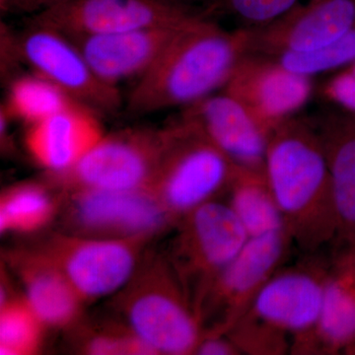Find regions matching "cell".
Masks as SVG:
<instances>
[{
	"label": "cell",
	"instance_id": "cell-10",
	"mask_svg": "<svg viewBox=\"0 0 355 355\" xmlns=\"http://www.w3.org/2000/svg\"><path fill=\"white\" fill-rule=\"evenodd\" d=\"M202 10L178 0H69L29 22L67 35H103L182 24Z\"/></svg>",
	"mask_w": 355,
	"mask_h": 355
},
{
	"label": "cell",
	"instance_id": "cell-25",
	"mask_svg": "<svg viewBox=\"0 0 355 355\" xmlns=\"http://www.w3.org/2000/svg\"><path fill=\"white\" fill-rule=\"evenodd\" d=\"M300 0H198L205 15L225 16L237 30L261 29L279 19ZM214 19V18H212Z\"/></svg>",
	"mask_w": 355,
	"mask_h": 355
},
{
	"label": "cell",
	"instance_id": "cell-9",
	"mask_svg": "<svg viewBox=\"0 0 355 355\" xmlns=\"http://www.w3.org/2000/svg\"><path fill=\"white\" fill-rule=\"evenodd\" d=\"M17 39L23 64L62 89L74 101L100 114L114 113L120 108L119 88L104 83L95 73L76 44L64 33L28 22Z\"/></svg>",
	"mask_w": 355,
	"mask_h": 355
},
{
	"label": "cell",
	"instance_id": "cell-24",
	"mask_svg": "<svg viewBox=\"0 0 355 355\" xmlns=\"http://www.w3.org/2000/svg\"><path fill=\"white\" fill-rule=\"evenodd\" d=\"M44 324L24 297L8 299L0 312V354H35L41 343Z\"/></svg>",
	"mask_w": 355,
	"mask_h": 355
},
{
	"label": "cell",
	"instance_id": "cell-12",
	"mask_svg": "<svg viewBox=\"0 0 355 355\" xmlns=\"http://www.w3.org/2000/svg\"><path fill=\"white\" fill-rule=\"evenodd\" d=\"M69 220L83 237L125 239L153 238L175 224L151 189L71 190Z\"/></svg>",
	"mask_w": 355,
	"mask_h": 355
},
{
	"label": "cell",
	"instance_id": "cell-4",
	"mask_svg": "<svg viewBox=\"0 0 355 355\" xmlns=\"http://www.w3.org/2000/svg\"><path fill=\"white\" fill-rule=\"evenodd\" d=\"M164 150L151 190L177 223L226 193L238 167L182 116L164 128Z\"/></svg>",
	"mask_w": 355,
	"mask_h": 355
},
{
	"label": "cell",
	"instance_id": "cell-3",
	"mask_svg": "<svg viewBox=\"0 0 355 355\" xmlns=\"http://www.w3.org/2000/svg\"><path fill=\"white\" fill-rule=\"evenodd\" d=\"M123 289L119 306L133 334L157 354H195L205 331L166 257L139 268Z\"/></svg>",
	"mask_w": 355,
	"mask_h": 355
},
{
	"label": "cell",
	"instance_id": "cell-8",
	"mask_svg": "<svg viewBox=\"0 0 355 355\" xmlns=\"http://www.w3.org/2000/svg\"><path fill=\"white\" fill-rule=\"evenodd\" d=\"M150 239L55 235L39 250L64 273L81 298L90 301L127 286L139 270L142 248Z\"/></svg>",
	"mask_w": 355,
	"mask_h": 355
},
{
	"label": "cell",
	"instance_id": "cell-19",
	"mask_svg": "<svg viewBox=\"0 0 355 355\" xmlns=\"http://www.w3.org/2000/svg\"><path fill=\"white\" fill-rule=\"evenodd\" d=\"M292 354H355V251L331 256L319 321L291 342Z\"/></svg>",
	"mask_w": 355,
	"mask_h": 355
},
{
	"label": "cell",
	"instance_id": "cell-2",
	"mask_svg": "<svg viewBox=\"0 0 355 355\" xmlns=\"http://www.w3.org/2000/svg\"><path fill=\"white\" fill-rule=\"evenodd\" d=\"M246 51L242 30L229 31L200 14L177 32L157 62L137 79L128 96V112L183 110L217 93Z\"/></svg>",
	"mask_w": 355,
	"mask_h": 355
},
{
	"label": "cell",
	"instance_id": "cell-20",
	"mask_svg": "<svg viewBox=\"0 0 355 355\" xmlns=\"http://www.w3.org/2000/svg\"><path fill=\"white\" fill-rule=\"evenodd\" d=\"M9 259L24 287L26 302L46 328H65L76 322L84 300L41 250L17 252Z\"/></svg>",
	"mask_w": 355,
	"mask_h": 355
},
{
	"label": "cell",
	"instance_id": "cell-17",
	"mask_svg": "<svg viewBox=\"0 0 355 355\" xmlns=\"http://www.w3.org/2000/svg\"><path fill=\"white\" fill-rule=\"evenodd\" d=\"M330 170L336 234L331 256L355 251V113L338 109L311 118Z\"/></svg>",
	"mask_w": 355,
	"mask_h": 355
},
{
	"label": "cell",
	"instance_id": "cell-26",
	"mask_svg": "<svg viewBox=\"0 0 355 355\" xmlns=\"http://www.w3.org/2000/svg\"><path fill=\"white\" fill-rule=\"evenodd\" d=\"M270 58L294 73L312 78L316 74L355 62V28L343 38L316 50L286 53Z\"/></svg>",
	"mask_w": 355,
	"mask_h": 355
},
{
	"label": "cell",
	"instance_id": "cell-14",
	"mask_svg": "<svg viewBox=\"0 0 355 355\" xmlns=\"http://www.w3.org/2000/svg\"><path fill=\"white\" fill-rule=\"evenodd\" d=\"M355 28V0H300L272 24L245 31L246 53L277 57L316 50Z\"/></svg>",
	"mask_w": 355,
	"mask_h": 355
},
{
	"label": "cell",
	"instance_id": "cell-7",
	"mask_svg": "<svg viewBox=\"0 0 355 355\" xmlns=\"http://www.w3.org/2000/svg\"><path fill=\"white\" fill-rule=\"evenodd\" d=\"M164 144V128H125L105 135L69 171L51 176L71 190L153 189Z\"/></svg>",
	"mask_w": 355,
	"mask_h": 355
},
{
	"label": "cell",
	"instance_id": "cell-22",
	"mask_svg": "<svg viewBox=\"0 0 355 355\" xmlns=\"http://www.w3.org/2000/svg\"><path fill=\"white\" fill-rule=\"evenodd\" d=\"M74 103L62 89L32 72L11 79L1 109L11 120L34 125L71 106Z\"/></svg>",
	"mask_w": 355,
	"mask_h": 355
},
{
	"label": "cell",
	"instance_id": "cell-18",
	"mask_svg": "<svg viewBox=\"0 0 355 355\" xmlns=\"http://www.w3.org/2000/svg\"><path fill=\"white\" fill-rule=\"evenodd\" d=\"M99 114L85 105L74 103L28 125L25 135L28 153L51 175L69 171L104 137Z\"/></svg>",
	"mask_w": 355,
	"mask_h": 355
},
{
	"label": "cell",
	"instance_id": "cell-27",
	"mask_svg": "<svg viewBox=\"0 0 355 355\" xmlns=\"http://www.w3.org/2000/svg\"><path fill=\"white\" fill-rule=\"evenodd\" d=\"M241 354H291V338L246 313L226 334Z\"/></svg>",
	"mask_w": 355,
	"mask_h": 355
},
{
	"label": "cell",
	"instance_id": "cell-23",
	"mask_svg": "<svg viewBox=\"0 0 355 355\" xmlns=\"http://www.w3.org/2000/svg\"><path fill=\"white\" fill-rule=\"evenodd\" d=\"M55 203L44 187L24 184L9 189L0 200L2 233H28L44 227L55 214Z\"/></svg>",
	"mask_w": 355,
	"mask_h": 355
},
{
	"label": "cell",
	"instance_id": "cell-31",
	"mask_svg": "<svg viewBox=\"0 0 355 355\" xmlns=\"http://www.w3.org/2000/svg\"><path fill=\"white\" fill-rule=\"evenodd\" d=\"M195 354L239 355L241 352L227 336H205L198 343Z\"/></svg>",
	"mask_w": 355,
	"mask_h": 355
},
{
	"label": "cell",
	"instance_id": "cell-16",
	"mask_svg": "<svg viewBox=\"0 0 355 355\" xmlns=\"http://www.w3.org/2000/svg\"><path fill=\"white\" fill-rule=\"evenodd\" d=\"M190 20L182 24L135 31L67 36L76 44L95 73L104 83L118 87L121 81L132 78L137 80L144 76L157 62L177 32Z\"/></svg>",
	"mask_w": 355,
	"mask_h": 355
},
{
	"label": "cell",
	"instance_id": "cell-5",
	"mask_svg": "<svg viewBox=\"0 0 355 355\" xmlns=\"http://www.w3.org/2000/svg\"><path fill=\"white\" fill-rule=\"evenodd\" d=\"M176 225L166 258L200 317L212 282L249 237L227 203L214 200L191 210Z\"/></svg>",
	"mask_w": 355,
	"mask_h": 355
},
{
	"label": "cell",
	"instance_id": "cell-21",
	"mask_svg": "<svg viewBox=\"0 0 355 355\" xmlns=\"http://www.w3.org/2000/svg\"><path fill=\"white\" fill-rule=\"evenodd\" d=\"M226 193V203L234 212L248 237L286 230L265 173L238 167Z\"/></svg>",
	"mask_w": 355,
	"mask_h": 355
},
{
	"label": "cell",
	"instance_id": "cell-6",
	"mask_svg": "<svg viewBox=\"0 0 355 355\" xmlns=\"http://www.w3.org/2000/svg\"><path fill=\"white\" fill-rule=\"evenodd\" d=\"M291 245L286 230L248 238L203 298L200 319L205 336L226 335L246 314L268 280L284 266Z\"/></svg>",
	"mask_w": 355,
	"mask_h": 355
},
{
	"label": "cell",
	"instance_id": "cell-1",
	"mask_svg": "<svg viewBox=\"0 0 355 355\" xmlns=\"http://www.w3.org/2000/svg\"><path fill=\"white\" fill-rule=\"evenodd\" d=\"M265 175L293 245L305 254L333 246L336 216L330 170L311 118L295 116L270 130Z\"/></svg>",
	"mask_w": 355,
	"mask_h": 355
},
{
	"label": "cell",
	"instance_id": "cell-28",
	"mask_svg": "<svg viewBox=\"0 0 355 355\" xmlns=\"http://www.w3.org/2000/svg\"><path fill=\"white\" fill-rule=\"evenodd\" d=\"M83 352L93 355L157 354L128 327H114L88 336L83 342Z\"/></svg>",
	"mask_w": 355,
	"mask_h": 355
},
{
	"label": "cell",
	"instance_id": "cell-32",
	"mask_svg": "<svg viewBox=\"0 0 355 355\" xmlns=\"http://www.w3.org/2000/svg\"><path fill=\"white\" fill-rule=\"evenodd\" d=\"M178 1L184 2V3L191 4V1L198 2V0H178Z\"/></svg>",
	"mask_w": 355,
	"mask_h": 355
},
{
	"label": "cell",
	"instance_id": "cell-30",
	"mask_svg": "<svg viewBox=\"0 0 355 355\" xmlns=\"http://www.w3.org/2000/svg\"><path fill=\"white\" fill-rule=\"evenodd\" d=\"M65 1L69 0H0V7L4 12L35 15Z\"/></svg>",
	"mask_w": 355,
	"mask_h": 355
},
{
	"label": "cell",
	"instance_id": "cell-15",
	"mask_svg": "<svg viewBox=\"0 0 355 355\" xmlns=\"http://www.w3.org/2000/svg\"><path fill=\"white\" fill-rule=\"evenodd\" d=\"M180 116L205 133L237 167L265 173L270 132L232 96L214 93L182 110Z\"/></svg>",
	"mask_w": 355,
	"mask_h": 355
},
{
	"label": "cell",
	"instance_id": "cell-29",
	"mask_svg": "<svg viewBox=\"0 0 355 355\" xmlns=\"http://www.w3.org/2000/svg\"><path fill=\"white\" fill-rule=\"evenodd\" d=\"M324 92L338 109L355 113V62L331 79Z\"/></svg>",
	"mask_w": 355,
	"mask_h": 355
},
{
	"label": "cell",
	"instance_id": "cell-11",
	"mask_svg": "<svg viewBox=\"0 0 355 355\" xmlns=\"http://www.w3.org/2000/svg\"><path fill=\"white\" fill-rule=\"evenodd\" d=\"M330 261L321 253L306 254L282 266L259 292L247 313L294 338L310 333L321 315Z\"/></svg>",
	"mask_w": 355,
	"mask_h": 355
},
{
	"label": "cell",
	"instance_id": "cell-13",
	"mask_svg": "<svg viewBox=\"0 0 355 355\" xmlns=\"http://www.w3.org/2000/svg\"><path fill=\"white\" fill-rule=\"evenodd\" d=\"M221 91L241 103L270 132L307 104L313 84L312 78L294 73L273 58L246 53Z\"/></svg>",
	"mask_w": 355,
	"mask_h": 355
}]
</instances>
